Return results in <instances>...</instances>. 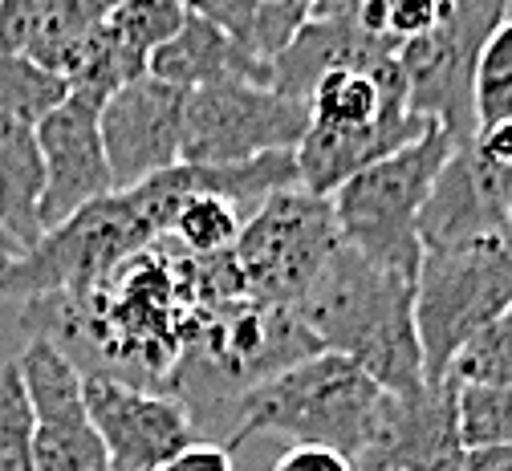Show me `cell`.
<instances>
[{"mask_svg":"<svg viewBox=\"0 0 512 471\" xmlns=\"http://www.w3.org/2000/svg\"><path fill=\"white\" fill-rule=\"evenodd\" d=\"M155 240L159 236L139 216L135 199L114 191L61 228L45 232L41 244L0 277V297H17L25 305L45 297H82Z\"/></svg>","mask_w":512,"mask_h":471,"instance_id":"obj_5","label":"cell"},{"mask_svg":"<svg viewBox=\"0 0 512 471\" xmlns=\"http://www.w3.org/2000/svg\"><path fill=\"white\" fill-rule=\"evenodd\" d=\"M37 143L45 159V204H41L45 232L74 220L98 199L114 195V175L106 163L94 106L70 98L37 126Z\"/></svg>","mask_w":512,"mask_h":471,"instance_id":"obj_13","label":"cell"},{"mask_svg":"<svg viewBox=\"0 0 512 471\" xmlns=\"http://www.w3.org/2000/svg\"><path fill=\"white\" fill-rule=\"evenodd\" d=\"M110 9L114 5H98V0H33V29L25 57L70 82L90 41L106 25Z\"/></svg>","mask_w":512,"mask_h":471,"instance_id":"obj_18","label":"cell"},{"mask_svg":"<svg viewBox=\"0 0 512 471\" xmlns=\"http://www.w3.org/2000/svg\"><path fill=\"white\" fill-rule=\"evenodd\" d=\"M0 471H37L33 455V402L17 358L0 366Z\"/></svg>","mask_w":512,"mask_h":471,"instance_id":"obj_21","label":"cell"},{"mask_svg":"<svg viewBox=\"0 0 512 471\" xmlns=\"http://www.w3.org/2000/svg\"><path fill=\"white\" fill-rule=\"evenodd\" d=\"M452 151H456L452 134L443 126H431L411 147L378 159L374 167L342 183L330 195L342 240L378 264L419 277V264H423L419 212L443 163L452 159Z\"/></svg>","mask_w":512,"mask_h":471,"instance_id":"obj_4","label":"cell"},{"mask_svg":"<svg viewBox=\"0 0 512 471\" xmlns=\"http://www.w3.org/2000/svg\"><path fill=\"white\" fill-rule=\"evenodd\" d=\"M476 155L496 171V175H508L512 171V118L508 122H496V126H480V134L472 139Z\"/></svg>","mask_w":512,"mask_h":471,"instance_id":"obj_28","label":"cell"},{"mask_svg":"<svg viewBox=\"0 0 512 471\" xmlns=\"http://www.w3.org/2000/svg\"><path fill=\"white\" fill-rule=\"evenodd\" d=\"M159 471H232V451L224 443L200 439V443H191L187 451H179L171 463H163Z\"/></svg>","mask_w":512,"mask_h":471,"instance_id":"obj_27","label":"cell"},{"mask_svg":"<svg viewBox=\"0 0 512 471\" xmlns=\"http://www.w3.org/2000/svg\"><path fill=\"white\" fill-rule=\"evenodd\" d=\"M512 118V17L488 37L476 61V122L496 126Z\"/></svg>","mask_w":512,"mask_h":471,"instance_id":"obj_24","label":"cell"},{"mask_svg":"<svg viewBox=\"0 0 512 471\" xmlns=\"http://www.w3.org/2000/svg\"><path fill=\"white\" fill-rule=\"evenodd\" d=\"M415 289L419 277L378 264L342 240L289 313L322 354L350 358L382 390L411 394L427 382Z\"/></svg>","mask_w":512,"mask_h":471,"instance_id":"obj_1","label":"cell"},{"mask_svg":"<svg viewBox=\"0 0 512 471\" xmlns=\"http://www.w3.org/2000/svg\"><path fill=\"white\" fill-rule=\"evenodd\" d=\"M244 232V216L240 208H232L228 199H216V195H191L187 204L175 212L167 236L191 252V256H228L236 248Z\"/></svg>","mask_w":512,"mask_h":471,"instance_id":"obj_20","label":"cell"},{"mask_svg":"<svg viewBox=\"0 0 512 471\" xmlns=\"http://www.w3.org/2000/svg\"><path fill=\"white\" fill-rule=\"evenodd\" d=\"M309 134V106L261 82H220L191 90L183 106V163L240 167L297 151Z\"/></svg>","mask_w":512,"mask_h":471,"instance_id":"obj_8","label":"cell"},{"mask_svg":"<svg viewBox=\"0 0 512 471\" xmlns=\"http://www.w3.org/2000/svg\"><path fill=\"white\" fill-rule=\"evenodd\" d=\"M512 309V224L427 248L415 289V329L427 382L447 378L464 346Z\"/></svg>","mask_w":512,"mask_h":471,"instance_id":"obj_3","label":"cell"},{"mask_svg":"<svg viewBox=\"0 0 512 471\" xmlns=\"http://www.w3.org/2000/svg\"><path fill=\"white\" fill-rule=\"evenodd\" d=\"M183 21H187V5H175V0H126V5L110 9V29L147 65L155 49H163L183 29Z\"/></svg>","mask_w":512,"mask_h":471,"instance_id":"obj_22","label":"cell"},{"mask_svg":"<svg viewBox=\"0 0 512 471\" xmlns=\"http://www.w3.org/2000/svg\"><path fill=\"white\" fill-rule=\"evenodd\" d=\"M464 447H512V386H460Z\"/></svg>","mask_w":512,"mask_h":471,"instance_id":"obj_25","label":"cell"},{"mask_svg":"<svg viewBox=\"0 0 512 471\" xmlns=\"http://www.w3.org/2000/svg\"><path fill=\"white\" fill-rule=\"evenodd\" d=\"M183 106L187 94L151 74L118 90L102 106L98 130L114 191H135L183 163Z\"/></svg>","mask_w":512,"mask_h":471,"instance_id":"obj_11","label":"cell"},{"mask_svg":"<svg viewBox=\"0 0 512 471\" xmlns=\"http://www.w3.org/2000/svg\"><path fill=\"white\" fill-rule=\"evenodd\" d=\"M508 21L504 0H447L435 33L403 41L399 65L411 114L443 126L464 147L480 134L476 122V61L488 37Z\"/></svg>","mask_w":512,"mask_h":471,"instance_id":"obj_7","label":"cell"},{"mask_svg":"<svg viewBox=\"0 0 512 471\" xmlns=\"http://www.w3.org/2000/svg\"><path fill=\"white\" fill-rule=\"evenodd\" d=\"M187 9L212 21L232 45L269 70L309 25V0H200Z\"/></svg>","mask_w":512,"mask_h":471,"instance_id":"obj_17","label":"cell"},{"mask_svg":"<svg viewBox=\"0 0 512 471\" xmlns=\"http://www.w3.org/2000/svg\"><path fill=\"white\" fill-rule=\"evenodd\" d=\"M147 74L191 94V90H204V86H220V82H261L273 86V70L261 61H252L240 45H232L212 21H204L200 13L187 9L183 29L155 49Z\"/></svg>","mask_w":512,"mask_h":471,"instance_id":"obj_15","label":"cell"},{"mask_svg":"<svg viewBox=\"0 0 512 471\" xmlns=\"http://www.w3.org/2000/svg\"><path fill=\"white\" fill-rule=\"evenodd\" d=\"M41 204H45V159L37 143V126L0 114V228L21 244V252L37 248L45 236Z\"/></svg>","mask_w":512,"mask_h":471,"instance_id":"obj_16","label":"cell"},{"mask_svg":"<svg viewBox=\"0 0 512 471\" xmlns=\"http://www.w3.org/2000/svg\"><path fill=\"white\" fill-rule=\"evenodd\" d=\"M387 394L350 358L313 354L240 398L228 451L252 435H281L293 447H330L358 471L378 435Z\"/></svg>","mask_w":512,"mask_h":471,"instance_id":"obj_2","label":"cell"},{"mask_svg":"<svg viewBox=\"0 0 512 471\" xmlns=\"http://www.w3.org/2000/svg\"><path fill=\"white\" fill-rule=\"evenodd\" d=\"M338 244L342 232L330 199L289 187L269 195L244 220L232 260L248 301L269 309H293Z\"/></svg>","mask_w":512,"mask_h":471,"instance_id":"obj_6","label":"cell"},{"mask_svg":"<svg viewBox=\"0 0 512 471\" xmlns=\"http://www.w3.org/2000/svg\"><path fill=\"white\" fill-rule=\"evenodd\" d=\"M447 0H391V13H387V33L403 45L415 37H427L439 29L443 21Z\"/></svg>","mask_w":512,"mask_h":471,"instance_id":"obj_26","label":"cell"},{"mask_svg":"<svg viewBox=\"0 0 512 471\" xmlns=\"http://www.w3.org/2000/svg\"><path fill=\"white\" fill-rule=\"evenodd\" d=\"M460 471H512V447H480V451H468Z\"/></svg>","mask_w":512,"mask_h":471,"instance_id":"obj_30","label":"cell"},{"mask_svg":"<svg viewBox=\"0 0 512 471\" xmlns=\"http://www.w3.org/2000/svg\"><path fill=\"white\" fill-rule=\"evenodd\" d=\"M82 394L114 471H159L179 451L200 443L187 407L163 390L94 374L82 378Z\"/></svg>","mask_w":512,"mask_h":471,"instance_id":"obj_9","label":"cell"},{"mask_svg":"<svg viewBox=\"0 0 512 471\" xmlns=\"http://www.w3.org/2000/svg\"><path fill=\"white\" fill-rule=\"evenodd\" d=\"M70 102V82L37 65L33 57H17V53H0V114L25 122V126H41L53 110H61Z\"/></svg>","mask_w":512,"mask_h":471,"instance_id":"obj_19","label":"cell"},{"mask_svg":"<svg viewBox=\"0 0 512 471\" xmlns=\"http://www.w3.org/2000/svg\"><path fill=\"white\" fill-rule=\"evenodd\" d=\"M17 366L33 402L37 471H114L90 423L78 366L45 338H29Z\"/></svg>","mask_w":512,"mask_h":471,"instance_id":"obj_10","label":"cell"},{"mask_svg":"<svg viewBox=\"0 0 512 471\" xmlns=\"http://www.w3.org/2000/svg\"><path fill=\"white\" fill-rule=\"evenodd\" d=\"M21 256H25V252H21V244H17V240H13L5 228H0V277H5L9 268L21 260Z\"/></svg>","mask_w":512,"mask_h":471,"instance_id":"obj_31","label":"cell"},{"mask_svg":"<svg viewBox=\"0 0 512 471\" xmlns=\"http://www.w3.org/2000/svg\"><path fill=\"white\" fill-rule=\"evenodd\" d=\"M500 191H504V208H508V216H512V171L500 175Z\"/></svg>","mask_w":512,"mask_h":471,"instance_id":"obj_32","label":"cell"},{"mask_svg":"<svg viewBox=\"0 0 512 471\" xmlns=\"http://www.w3.org/2000/svg\"><path fill=\"white\" fill-rule=\"evenodd\" d=\"M512 216L504 208L500 175L476 155L472 143L456 147L443 163L439 179L431 183V195L419 212V248H443L456 240L484 236L492 228H508Z\"/></svg>","mask_w":512,"mask_h":471,"instance_id":"obj_14","label":"cell"},{"mask_svg":"<svg viewBox=\"0 0 512 471\" xmlns=\"http://www.w3.org/2000/svg\"><path fill=\"white\" fill-rule=\"evenodd\" d=\"M447 374L460 386H512V309L476 333Z\"/></svg>","mask_w":512,"mask_h":471,"instance_id":"obj_23","label":"cell"},{"mask_svg":"<svg viewBox=\"0 0 512 471\" xmlns=\"http://www.w3.org/2000/svg\"><path fill=\"white\" fill-rule=\"evenodd\" d=\"M464 455L460 382L447 374L411 394H387L378 435L358 471H460Z\"/></svg>","mask_w":512,"mask_h":471,"instance_id":"obj_12","label":"cell"},{"mask_svg":"<svg viewBox=\"0 0 512 471\" xmlns=\"http://www.w3.org/2000/svg\"><path fill=\"white\" fill-rule=\"evenodd\" d=\"M273 471H354V463L330 447H289Z\"/></svg>","mask_w":512,"mask_h":471,"instance_id":"obj_29","label":"cell"}]
</instances>
